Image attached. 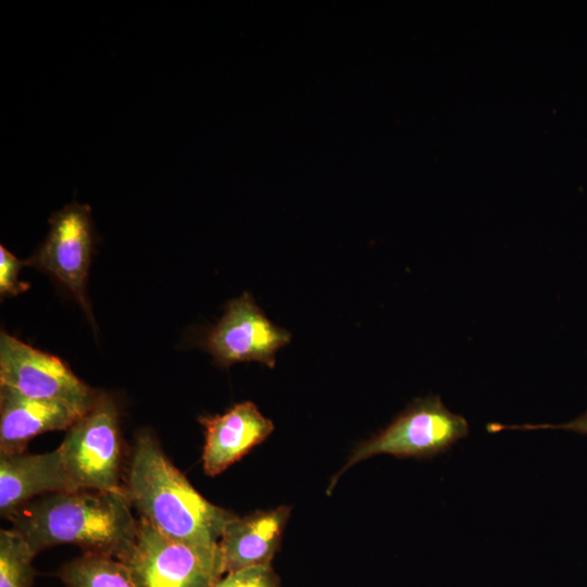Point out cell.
<instances>
[{
  "label": "cell",
  "instance_id": "6da1fadb",
  "mask_svg": "<svg viewBox=\"0 0 587 587\" xmlns=\"http://www.w3.org/2000/svg\"><path fill=\"white\" fill-rule=\"evenodd\" d=\"M37 555L59 545L121 560L134 544L138 521L120 491L49 494L21 505L8 519Z\"/></svg>",
  "mask_w": 587,
  "mask_h": 587
},
{
  "label": "cell",
  "instance_id": "7a4b0ae2",
  "mask_svg": "<svg viewBox=\"0 0 587 587\" xmlns=\"http://www.w3.org/2000/svg\"><path fill=\"white\" fill-rule=\"evenodd\" d=\"M125 495L139 519L163 535L215 547L237 515L201 496L148 432L136 436L124 480Z\"/></svg>",
  "mask_w": 587,
  "mask_h": 587
},
{
  "label": "cell",
  "instance_id": "3957f363",
  "mask_svg": "<svg viewBox=\"0 0 587 587\" xmlns=\"http://www.w3.org/2000/svg\"><path fill=\"white\" fill-rule=\"evenodd\" d=\"M58 449L76 490L125 492L120 413L108 394H98Z\"/></svg>",
  "mask_w": 587,
  "mask_h": 587
},
{
  "label": "cell",
  "instance_id": "277c9868",
  "mask_svg": "<svg viewBox=\"0 0 587 587\" xmlns=\"http://www.w3.org/2000/svg\"><path fill=\"white\" fill-rule=\"evenodd\" d=\"M467 435V421L451 412L439 396L417 398L386 428L355 447L329 488L350 466L371 457L429 459L446 452Z\"/></svg>",
  "mask_w": 587,
  "mask_h": 587
},
{
  "label": "cell",
  "instance_id": "5b68a950",
  "mask_svg": "<svg viewBox=\"0 0 587 587\" xmlns=\"http://www.w3.org/2000/svg\"><path fill=\"white\" fill-rule=\"evenodd\" d=\"M120 561L136 587H213L222 577L217 546L172 539L142 519L133 546Z\"/></svg>",
  "mask_w": 587,
  "mask_h": 587
},
{
  "label": "cell",
  "instance_id": "8992f818",
  "mask_svg": "<svg viewBox=\"0 0 587 587\" xmlns=\"http://www.w3.org/2000/svg\"><path fill=\"white\" fill-rule=\"evenodd\" d=\"M0 386L32 399L65 403L82 414L89 410L99 394L61 359L4 330L0 334Z\"/></svg>",
  "mask_w": 587,
  "mask_h": 587
},
{
  "label": "cell",
  "instance_id": "52a82bcc",
  "mask_svg": "<svg viewBox=\"0 0 587 587\" xmlns=\"http://www.w3.org/2000/svg\"><path fill=\"white\" fill-rule=\"evenodd\" d=\"M291 339V334L273 324L249 292L232 300L204 339V347L214 361L228 367L239 362H259L271 369L277 351Z\"/></svg>",
  "mask_w": 587,
  "mask_h": 587
},
{
  "label": "cell",
  "instance_id": "ba28073f",
  "mask_svg": "<svg viewBox=\"0 0 587 587\" xmlns=\"http://www.w3.org/2000/svg\"><path fill=\"white\" fill-rule=\"evenodd\" d=\"M50 229L37 253L26 260L57 278L92 317L86 296L93 248L90 207L70 203L49 218Z\"/></svg>",
  "mask_w": 587,
  "mask_h": 587
},
{
  "label": "cell",
  "instance_id": "9c48e42d",
  "mask_svg": "<svg viewBox=\"0 0 587 587\" xmlns=\"http://www.w3.org/2000/svg\"><path fill=\"white\" fill-rule=\"evenodd\" d=\"M204 428L203 471L216 476L240 460L273 432V422L251 401L235 404L223 414L199 417Z\"/></svg>",
  "mask_w": 587,
  "mask_h": 587
},
{
  "label": "cell",
  "instance_id": "30bf717a",
  "mask_svg": "<svg viewBox=\"0 0 587 587\" xmlns=\"http://www.w3.org/2000/svg\"><path fill=\"white\" fill-rule=\"evenodd\" d=\"M76 490L59 449L43 453H0V514L14 511L36 498Z\"/></svg>",
  "mask_w": 587,
  "mask_h": 587
},
{
  "label": "cell",
  "instance_id": "8fae6325",
  "mask_svg": "<svg viewBox=\"0 0 587 587\" xmlns=\"http://www.w3.org/2000/svg\"><path fill=\"white\" fill-rule=\"evenodd\" d=\"M290 507L255 511L230 521L217 544L221 576L253 566H272Z\"/></svg>",
  "mask_w": 587,
  "mask_h": 587
},
{
  "label": "cell",
  "instance_id": "7c38bea8",
  "mask_svg": "<svg viewBox=\"0 0 587 587\" xmlns=\"http://www.w3.org/2000/svg\"><path fill=\"white\" fill-rule=\"evenodd\" d=\"M82 415L65 403L32 399L0 386V453L24 452L34 437L67 430Z\"/></svg>",
  "mask_w": 587,
  "mask_h": 587
},
{
  "label": "cell",
  "instance_id": "4fadbf2b",
  "mask_svg": "<svg viewBox=\"0 0 587 587\" xmlns=\"http://www.w3.org/2000/svg\"><path fill=\"white\" fill-rule=\"evenodd\" d=\"M58 577L66 587H136L123 562L95 553L84 552L66 562Z\"/></svg>",
  "mask_w": 587,
  "mask_h": 587
},
{
  "label": "cell",
  "instance_id": "5bb4252c",
  "mask_svg": "<svg viewBox=\"0 0 587 587\" xmlns=\"http://www.w3.org/2000/svg\"><path fill=\"white\" fill-rule=\"evenodd\" d=\"M36 557L24 538L11 529L0 530V587H32Z\"/></svg>",
  "mask_w": 587,
  "mask_h": 587
},
{
  "label": "cell",
  "instance_id": "9a60e30c",
  "mask_svg": "<svg viewBox=\"0 0 587 587\" xmlns=\"http://www.w3.org/2000/svg\"><path fill=\"white\" fill-rule=\"evenodd\" d=\"M213 587H282L272 566H253L220 577Z\"/></svg>",
  "mask_w": 587,
  "mask_h": 587
},
{
  "label": "cell",
  "instance_id": "2e32d148",
  "mask_svg": "<svg viewBox=\"0 0 587 587\" xmlns=\"http://www.w3.org/2000/svg\"><path fill=\"white\" fill-rule=\"evenodd\" d=\"M27 261L17 259L5 247L0 246V295L12 297L24 292L29 284L18 279V273Z\"/></svg>",
  "mask_w": 587,
  "mask_h": 587
},
{
  "label": "cell",
  "instance_id": "e0dca14e",
  "mask_svg": "<svg viewBox=\"0 0 587 587\" xmlns=\"http://www.w3.org/2000/svg\"><path fill=\"white\" fill-rule=\"evenodd\" d=\"M488 433H499L505 429L534 430V429H564L587 436V411L576 419L562 424H523L503 425L500 423H489L486 426Z\"/></svg>",
  "mask_w": 587,
  "mask_h": 587
}]
</instances>
